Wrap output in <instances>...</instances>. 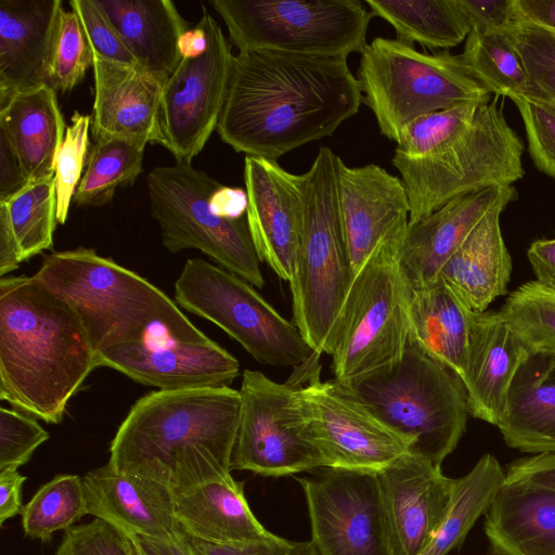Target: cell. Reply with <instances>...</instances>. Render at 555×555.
Wrapping results in <instances>:
<instances>
[{
	"mask_svg": "<svg viewBox=\"0 0 555 555\" xmlns=\"http://www.w3.org/2000/svg\"><path fill=\"white\" fill-rule=\"evenodd\" d=\"M55 555H137V552L126 531L94 517L67 529Z\"/></svg>",
	"mask_w": 555,
	"mask_h": 555,
	"instance_id": "ee69618b",
	"label": "cell"
},
{
	"mask_svg": "<svg viewBox=\"0 0 555 555\" xmlns=\"http://www.w3.org/2000/svg\"><path fill=\"white\" fill-rule=\"evenodd\" d=\"M238 52L346 57L362 52L374 16L359 0H210Z\"/></svg>",
	"mask_w": 555,
	"mask_h": 555,
	"instance_id": "9c48e42d",
	"label": "cell"
},
{
	"mask_svg": "<svg viewBox=\"0 0 555 555\" xmlns=\"http://www.w3.org/2000/svg\"><path fill=\"white\" fill-rule=\"evenodd\" d=\"M339 157L321 146L302 177V230L289 287L294 324L314 352L331 356L354 278L338 206Z\"/></svg>",
	"mask_w": 555,
	"mask_h": 555,
	"instance_id": "8992f818",
	"label": "cell"
},
{
	"mask_svg": "<svg viewBox=\"0 0 555 555\" xmlns=\"http://www.w3.org/2000/svg\"><path fill=\"white\" fill-rule=\"evenodd\" d=\"M362 102L346 57L238 52L216 130L235 152L276 160L332 135Z\"/></svg>",
	"mask_w": 555,
	"mask_h": 555,
	"instance_id": "6da1fadb",
	"label": "cell"
},
{
	"mask_svg": "<svg viewBox=\"0 0 555 555\" xmlns=\"http://www.w3.org/2000/svg\"><path fill=\"white\" fill-rule=\"evenodd\" d=\"M461 55L491 94L511 100L531 94L529 76L505 30L472 28Z\"/></svg>",
	"mask_w": 555,
	"mask_h": 555,
	"instance_id": "e575fe53",
	"label": "cell"
},
{
	"mask_svg": "<svg viewBox=\"0 0 555 555\" xmlns=\"http://www.w3.org/2000/svg\"><path fill=\"white\" fill-rule=\"evenodd\" d=\"M374 16L388 22L397 40L428 49H450L462 43L470 27L456 0H365Z\"/></svg>",
	"mask_w": 555,
	"mask_h": 555,
	"instance_id": "d6a6232c",
	"label": "cell"
},
{
	"mask_svg": "<svg viewBox=\"0 0 555 555\" xmlns=\"http://www.w3.org/2000/svg\"><path fill=\"white\" fill-rule=\"evenodd\" d=\"M138 64L163 83L182 56L179 43L189 29L169 0H94Z\"/></svg>",
	"mask_w": 555,
	"mask_h": 555,
	"instance_id": "f1b7e54d",
	"label": "cell"
},
{
	"mask_svg": "<svg viewBox=\"0 0 555 555\" xmlns=\"http://www.w3.org/2000/svg\"><path fill=\"white\" fill-rule=\"evenodd\" d=\"M28 183L17 155L0 132V202L8 201Z\"/></svg>",
	"mask_w": 555,
	"mask_h": 555,
	"instance_id": "f907efd6",
	"label": "cell"
},
{
	"mask_svg": "<svg viewBox=\"0 0 555 555\" xmlns=\"http://www.w3.org/2000/svg\"><path fill=\"white\" fill-rule=\"evenodd\" d=\"M175 505L179 526L194 539L236 544L272 534L253 514L244 494V482L233 477L176 494Z\"/></svg>",
	"mask_w": 555,
	"mask_h": 555,
	"instance_id": "1f68e13d",
	"label": "cell"
},
{
	"mask_svg": "<svg viewBox=\"0 0 555 555\" xmlns=\"http://www.w3.org/2000/svg\"><path fill=\"white\" fill-rule=\"evenodd\" d=\"M505 481L555 491V452H543L515 460L507 466Z\"/></svg>",
	"mask_w": 555,
	"mask_h": 555,
	"instance_id": "c3c4849f",
	"label": "cell"
},
{
	"mask_svg": "<svg viewBox=\"0 0 555 555\" xmlns=\"http://www.w3.org/2000/svg\"><path fill=\"white\" fill-rule=\"evenodd\" d=\"M296 480L319 555H393L376 473L324 468Z\"/></svg>",
	"mask_w": 555,
	"mask_h": 555,
	"instance_id": "2e32d148",
	"label": "cell"
},
{
	"mask_svg": "<svg viewBox=\"0 0 555 555\" xmlns=\"http://www.w3.org/2000/svg\"><path fill=\"white\" fill-rule=\"evenodd\" d=\"M21 515L25 535L49 542L55 532L66 531L88 515L82 478L72 474L54 476L37 490Z\"/></svg>",
	"mask_w": 555,
	"mask_h": 555,
	"instance_id": "74e56055",
	"label": "cell"
},
{
	"mask_svg": "<svg viewBox=\"0 0 555 555\" xmlns=\"http://www.w3.org/2000/svg\"><path fill=\"white\" fill-rule=\"evenodd\" d=\"M70 121L66 127L54 166L56 218L62 224L67 219L69 205L82 177V169L90 150L91 116L75 111Z\"/></svg>",
	"mask_w": 555,
	"mask_h": 555,
	"instance_id": "b9f144b4",
	"label": "cell"
},
{
	"mask_svg": "<svg viewBox=\"0 0 555 555\" xmlns=\"http://www.w3.org/2000/svg\"><path fill=\"white\" fill-rule=\"evenodd\" d=\"M198 25L205 50L182 56L164 82L159 106L160 145L179 163L191 164L204 149L223 108L234 54L224 34L205 7Z\"/></svg>",
	"mask_w": 555,
	"mask_h": 555,
	"instance_id": "5bb4252c",
	"label": "cell"
},
{
	"mask_svg": "<svg viewBox=\"0 0 555 555\" xmlns=\"http://www.w3.org/2000/svg\"><path fill=\"white\" fill-rule=\"evenodd\" d=\"M62 9L60 0H0V102L47 83Z\"/></svg>",
	"mask_w": 555,
	"mask_h": 555,
	"instance_id": "d4e9b609",
	"label": "cell"
},
{
	"mask_svg": "<svg viewBox=\"0 0 555 555\" xmlns=\"http://www.w3.org/2000/svg\"><path fill=\"white\" fill-rule=\"evenodd\" d=\"M22 258L5 211L0 208V275L16 270Z\"/></svg>",
	"mask_w": 555,
	"mask_h": 555,
	"instance_id": "6f0895ef",
	"label": "cell"
},
{
	"mask_svg": "<svg viewBox=\"0 0 555 555\" xmlns=\"http://www.w3.org/2000/svg\"><path fill=\"white\" fill-rule=\"evenodd\" d=\"M33 278L74 308L96 352L147 340L155 327L176 341L209 339L162 289L94 249L46 255Z\"/></svg>",
	"mask_w": 555,
	"mask_h": 555,
	"instance_id": "5b68a950",
	"label": "cell"
},
{
	"mask_svg": "<svg viewBox=\"0 0 555 555\" xmlns=\"http://www.w3.org/2000/svg\"><path fill=\"white\" fill-rule=\"evenodd\" d=\"M513 185L494 186L456 197L421 221L408 227L399 251V268L406 285L439 278L447 260L500 201L515 197Z\"/></svg>",
	"mask_w": 555,
	"mask_h": 555,
	"instance_id": "603a6c76",
	"label": "cell"
},
{
	"mask_svg": "<svg viewBox=\"0 0 555 555\" xmlns=\"http://www.w3.org/2000/svg\"><path fill=\"white\" fill-rule=\"evenodd\" d=\"M517 21L555 30V0H514Z\"/></svg>",
	"mask_w": 555,
	"mask_h": 555,
	"instance_id": "9f6ffc18",
	"label": "cell"
},
{
	"mask_svg": "<svg viewBox=\"0 0 555 555\" xmlns=\"http://www.w3.org/2000/svg\"><path fill=\"white\" fill-rule=\"evenodd\" d=\"M357 79L380 133L396 143L422 116L491 96L461 54H429L383 37L361 52Z\"/></svg>",
	"mask_w": 555,
	"mask_h": 555,
	"instance_id": "ba28073f",
	"label": "cell"
},
{
	"mask_svg": "<svg viewBox=\"0 0 555 555\" xmlns=\"http://www.w3.org/2000/svg\"><path fill=\"white\" fill-rule=\"evenodd\" d=\"M470 29L507 30L517 21L514 0H456Z\"/></svg>",
	"mask_w": 555,
	"mask_h": 555,
	"instance_id": "7dc6e473",
	"label": "cell"
},
{
	"mask_svg": "<svg viewBox=\"0 0 555 555\" xmlns=\"http://www.w3.org/2000/svg\"><path fill=\"white\" fill-rule=\"evenodd\" d=\"M191 543L198 555H288L293 541L276 534L236 544H215L191 538Z\"/></svg>",
	"mask_w": 555,
	"mask_h": 555,
	"instance_id": "681fc988",
	"label": "cell"
},
{
	"mask_svg": "<svg viewBox=\"0 0 555 555\" xmlns=\"http://www.w3.org/2000/svg\"><path fill=\"white\" fill-rule=\"evenodd\" d=\"M515 197L493 205L439 272V278L474 312L482 313L507 293L513 269L500 217Z\"/></svg>",
	"mask_w": 555,
	"mask_h": 555,
	"instance_id": "4316f807",
	"label": "cell"
},
{
	"mask_svg": "<svg viewBox=\"0 0 555 555\" xmlns=\"http://www.w3.org/2000/svg\"><path fill=\"white\" fill-rule=\"evenodd\" d=\"M231 469L266 477L324 468L308 437L299 386L280 384L260 371L245 370Z\"/></svg>",
	"mask_w": 555,
	"mask_h": 555,
	"instance_id": "4fadbf2b",
	"label": "cell"
},
{
	"mask_svg": "<svg viewBox=\"0 0 555 555\" xmlns=\"http://www.w3.org/2000/svg\"><path fill=\"white\" fill-rule=\"evenodd\" d=\"M92 137H119L160 144L159 106L163 82L140 65L94 55Z\"/></svg>",
	"mask_w": 555,
	"mask_h": 555,
	"instance_id": "44dd1931",
	"label": "cell"
},
{
	"mask_svg": "<svg viewBox=\"0 0 555 555\" xmlns=\"http://www.w3.org/2000/svg\"><path fill=\"white\" fill-rule=\"evenodd\" d=\"M246 219L260 262L289 283L302 230V177L276 160L245 156Z\"/></svg>",
	"mask_w": 555,
	"mask_h": 555,
	"instance_id": "e0dca14e",
	"label": "cell"
},
{
	"mask_svg": "<svg viewBox=\"0 0 555 555\" xmlns=\"http://www.w3.org/2000/svg\"><path fill=\"white\" fill-rule=\"evenodd\" d=\"M69 5L79 21L93 55L114 62L139 65L94 0H70Z\"/></svg>",
	"mask_w": 555,
	"mask_h": 555,
	"instance_id": "bcb514c9",
	"label": "cell"
},
{
	"mask_svg": "<svg viewBox=\"0 0 555 555\" xmlns=\"http://www.w3.org/2000/svg\"><path fill=\"white\" fill-rule=\"evenodd\" d=\"M210 207L221 217L242 218L246 216L247 210L246 191L221 184L211 196Z\"/></svg>",
	"mask_w": 555,
	"mask_h": 555,
	"instance_id": "11a10c76",
	"label": "cell"
},
{
	"mask_svg": "<svg viewBox=\"0 0 555 555\" xmlns=\"http://www.w3.org/2000/svg\"><path fill=\"white\" fill-rule=\"evenodd\" d=\"M130 539L137 555H198L185 532L171 540L140 535H130Z\"/></svg>",
	"mask_w": 555,
	"mask_h": 555,
	"instance_id": "f5cc1de1",
	"label": "cell"
},
{
	"mask_svg": "<svg viewBox=\"0 0 555 555\" xmlns=\"http://www.w3.org/2000/svg\"><path fill=\"white\" fill-rule=\"evenodd\" d=\"M288 555H319L310 541L294 542Z\"/></svg>",
	"mask_w": 555,
	"mask_h": 555,
	"instance_id": "91938a15",
	"label": "cell"
},
{
	"mask_svg": "<svg viewBox=\"0 0 555 555\" xmlns=\"http://www.w3.org/2000/svg\"><path fill=\"white\" fill-rule=\"evenodd\" d=\"M505 31L529 76L528 98L555 103V30L516 21Z\"/></svg>",
	"mask_w": 555,
	"mask_h": 555,
	"instance_id": "60d3db41",
	"label": "cell"
},
{
	"mask_svg": "<svg viewBox=\"0 0 555 555\" xmlns=\"http://www.w3.org/2000/svg\"><path fill=\"white\" fill-rule=\"evenodd\" d=\"M522 152L524 143L507 124L498 95L410 122L391 160L409 198V223L456 197L513 185L525 175Z\"/></svg>",
	"mask_w": 555,
	"mask_h": 555,
	"instance_id": "3957f363",
	"label": "cell"
},
{
	"mask_svg": "<svg viewBox=\"0 0 555 555\" xmlns=\"http://www.w3.org/2000/svg\"><path fill=\"white\" fill-rule=\"evenodd\" d=\"M175 302L219 326L262 364L298 367L319 354L251 284L204 259L185 261Z\"/></svg>",
	"mask_w": 555,
	"mask_h": 555,
	"instance_id": "7c38bea8",
	"label": "cell"
},
{
	"mask_svg": "<svg viewBox=\"0 0 555 555\" xmlns=\"http://www.w3.org/2000/svg\"><path fill=\"white\" fill-rule=\"evenodd\" d=\"M240 412V390L230 386L151 391L118 427L107 464L158 481L175 495L227 480Z\"/></svg>",
	"mask_w": 555,
	"mask_h": 555,
	"instance_id": "7a4b0ae2",
	"label": "cell"
},
{
	"mask_svg": "<svg viewBox=\"0 0 555 555\" xmlns=\"http://www.w3.org/2000/svg\"><path fill=\"white\" fill-rule=\"evenodd\" d=\"M505 480L499 461L483 454L463 477L455 478L449 509L427 547L420 555H448L460 546L477 519L486 514Z\"/></svg>",
	"mask_w": 555,
	"mask_h": 555,
	"instance_id": "836d02e7",
	"label": "cell"
},
{
	"mask_svg": "<svg viewBox=\"0 0 555 555\" xmlns=\"http://www.w3.org/2000/svg\"><path fill=\"white\" fill-rule=\"evenodd\" d=\"M529 354L500 311L477 313L463 383L469 415L499 425L511 384Z\"/></svg>",
	"mask_w": 555,
	"mask_h": 555,
	"instance_id": "cb8c5ba5",
	"label": "cell"
},
{
	"mask_svg": "<svg viewBox=\"0 0 555 555\" xmlns=\"http://www.w3.org/2000/svg\"><path fill=\"white\" fill-rule=\"evenodd\" d=\"M501 314L529 353H555V289L535 281L509 294Z\"/></svg>",
	"mask_w": 555,
	"mask_h": 555,
	"instance_id": "f35d334b",
	"label": "cell"
},
{
	"mask_svg": "<svg viewBox=\"0 0 555 555\" xmlns=\"http://www.w3.org/2000/svg\"><path fill=\"white\" fill-rule=\"evenodd\" d=\"M145 144L119 137L95 140L86 170L74 195L81 207L102 206L113 199L118 186L132 184L142 172Z\"/></svg>",
	"mask_w": 555,
	"mask_h": 555,
	"instance_id": "d590c367",
	"label": "cell"
},
{
	"mask_svg": "<svg viewBox=\"0 0 555 555\" xmlns=\"http://www.w3.org/2000/svg\"><path fill=\"white\" fill-rule=\"evenodd\" d=\"M337 196L343 232L353 273L383 243L403 237L410 204L401 179L369 164L337 165Z\"/></svg>",
	"mask_w": 555,
	"mask_h": 555,
	"instance_id": "d6986e66",
	"label": "cell"
},
{
	"mask_svg": "<svg viewBox=\"0 0 555 555\" xmlns=\"http://www.w3.org/2000/svg\"><path fill=\"white\" fill-rule=\"evenodd\" d=\"M485 515L489 555H555V491L504 480Z\"/></svg>",
	"mask_w": 555,
	"mask_h": 555,
	"instance_id": "83f0119b",
	"label": "cell"
},
{
	"mask_svg": "<svg viewBox=\"0 0 555 555\" xmlns=\"http://www.w3.org/2000/svg\"><path fill=\"white\" fill-rule=\"evenodd\" d=\"M553 104H555V103H553Z\"/></svg>",
	"mask_w": 555,
	"mask_h": 555,
	"instance_id": "94428289",
	"label": "cell"
},
{
	"mask_svg": "<svg viewBox=\"0 0 555 555\" xmlns=\"http://www.w3.org/2000/svg\"><path fill=\"white\" fill-rule=\"evenodd\" d=\"M339 383L406 438L410 452L436 466H441L465 433L469 412L462 383L409 340L398 361Z\"/></svg>",
	"mask_w": 555,
	"mask_h": 555,
	"instance_id": "52a82bcc",
	"label": "cell"
},
{
	"mask_svg": "<svg viewBox=\"0 0 555 555\" xmlns=\"http://www.w3.org/2000/svg\"><path fill=\"white\" fill-rule=\"evenodd\" d=\"M88 515L130 535L171 540L184 531L175 513L176 495L167 486L116 472L106 464L82 477Z\"/></svg>",
	"mask_w": 555,
	"mask_h": 555,
	"instance_id": "7402d4cb",
	"label": "cell"
},
{
	"mask_svg": "<svg viewBox=\"0 0 555 555\" xmlns=\"http://www.w3.org/2000/svg\"><path fill=\"white\" fill-rule=\"evenodd\" d=\"M404 236L376 247L354 274L331 353L338 382L389 365L404 352L405 283L399 268Z\"/></svg>",
	"mask_w": 555,
	"mask_h": 555,
	"instance_id": "8fae6325",
	"label": "cell"
},
{
	"mask_svg": "<svg viewBox=\"0 0 555 555\" xmlns=\"http://www.w3.org/2000/svg\"><path fill=\"white\" fill-rule=\"evenodd\" d=\"M512 101L522 118L531 159L555 179V104L528 96Z\"/></svg>",
	"mask_w": 555,
	"mask_h": 555,
	"instance_id": "7bdbcfd3",
	"label": "cell"
},
{
	"mask_svg": "<svg viewBox=\"0 0 555 555\" xmlns=\"http://www.w3.org/2000/svg\"><path fill=\"white\" fill-rule=\"evenodd\" d=\"M27 477L18 470L0 473V525L22 513V488Z\"/></svg>",
	"mask_w": 555,
	"mask_h": 555,
	"instance_id": "db71d44e",
	"label": "cell"
},
{
	"mask_svg": "<svg viewBox=\"0 0 555 555\" xmlns=\"http://www.w3.org/2000/svg\"><path fill=\"white\" fill-rule=\"evenodd\" d=\"M299 395L308 437L324 468L378 473L411 451V442L382 422L337 379L322 382L319 369Z\"/></svg>",
	"mask_w": 555,
	"mask_h": 555,
	"instance_id": "9a60e30c",
	"label": "cell"
},
{
	"mask_svg": "<svg viewBox=\"0 0 555 555\" xmlns=\"http://www.w3.org/2000/svg\"><path fill=\"white\" fill-rule=\"evenodd\" d=\"M527 256L537 281L555 289V238L534 241Z\"/></svg>",
	"mask_w": 555,
	"mask_h": 555,
	"instance_id": "816d5d0a",
	"label": "cell"
},
{
	"mask_svg": "<svg viewBox=\"0 0 555 555\" xmlns=\"http://www.w3.org/2000/svg\"><path fill=\"white\" fill-rule=\"evenodd\" d=\"M146 185L151 215L170 253L198 249L219 267L263 287L246 216L225 218L210 207L212 194L221 186L217 180L191 164L177 162L152 169Z\"/></svg>",
	"mask_w": 555,
	"mask_h": 555,
	"instance_id": "30bf717a",
	"label": "cell"
},
{
	"mask_svg": "<svg viewBox=\"0 0 555 555\" xmlns=\"http://www.w3.org/2000/svg\"><path fill=\"white\" fill-rule=\"evenodd\" d=\"M5 211L22 261L53 246L57 222L54 177L28 183L5 202Z\"/></svg>",
	"mask_w": 555,
	"mask_h": 555,
	"instance_id": "8d00e7d4",
	"label": "cell"
},
{
	"mask_svg": "<svg viewBox=\"0 0 555 555\" xmlns=\"http://www.w3.org/2000/svg\"><path fill=\"white\" fill-rule=\"evenodd\" d=\"M93 59L76 14L62 9L51 46L47 83L56 92L72 91L93 66Z\"/></svg>",
	"mask_w": 555,
	"mask_h": 555,
	"instance_id": "ab89813d",
	"label": "cell"
},
{
	"mask_svg": "<svg viewBox=\"0 0 555 555\" xmlns=\"http://www.w3.org/2000/svg\"><path fill=\"white\" fill-rule=\"evenodd\" d=\"M65 131L56 91L47 83L0 102V132L12 145L29 183L54 177Z\"/></svg>",
	"mask_w": 555,
	"mask_h": 555,
	"instance_id": "f546056e",
	"label": "cell"
},
{
	"mask_svg": "<svg viewBox=\"0 0 555 555\" xmlns=\"http://www.w3.org/2000/svg\"><path fill=\"white\" fill-rule=\"evenodd\" d=\"M98 364L158 390L229 386L240 373L237 359L210 338L121 344L98 352Z\"/></svg>",
	"mask_w": 555,
	"mask_h": 555,
	"instance_id": "ffe728a7",
	"label": "cell"
},
{
	"mask_svg": "<svg viewBox=\"0 0 555 555\" xmlns=\"http://www.w3.org/2000/svg\"><path fill=\"white\" fill-rule=\"evenodd\" d=\"M393 555H420L441 525L455 479L425 457L405 453L376 473Z\"/></svg>",
	"mask_w": 555,
	"mask_h": 555,
	"instance_id": "ac0fdd59",
	"label": "cell"
},
{
	"mask_svg": "<svg viewBox=\"0 0 555 555\" xmlns=\"http://www.w3.org/2000/svg\"><path fill=\"white\" fill-rule=\"evenodd\" d=\"M98 352L81 319L33 276L0 280V399L49 424L89 374Z\"/></svg>",
	"mask_w": 555,
	"mask_h": 555,
	"instance_id": "277c9868",
	"label": "cell"
},
{
	"mask_svg": "<svg viewBox=\"0 0 555 555\" xmlns=\"http://www.w3.org/2000/svg\"><path fill=\"white\" fill-rule=\"evenodd\" d=\"M496 427L509 448L555 452V353L534 352L525 359Z\"/></svg>",
	"mask_w": 555,
	"mask_h": 555,
	"instance_id": "4dcf8cb0",
	"label": "cell"
},
{
	"mask_svg": "<svg viewBox=\"0 0 555 555\" xmlns=\"http://www.w3.org/2000/svg\"><path fill=\"white\" fill-rule=\"evenodd\" d=\"M409 341L449 369L464 383L477 313L442 279L405 284Z\"/></svg>",
	"mask_w": 555,
	"mask_h": 555,
	"instance_id": "484cf974",
	"label": "cell"
},
{
	"mask_svg": "<svg viewBox=\"0 0 555 555\" xmlns=\"http://www.w3.org/2000/svg\"><path fill=\"white\" fill-rule=\"evenodd\" d=\"M49 434L25 414L0 409V473L18 470L47 440Z\"/></svg>",
	"mask_w": 555,
	"mask_h": 555,
	"instance_id": "f6af8a7d",
	"label": "cell"
},
{
	"mask_svg": "<svg viewBox=\"0 0 555 555\" xmlns=\"http://www.w3.org/2000/svg\"><path fill=\"white\" fill-rule=\"evenodd\" d=\"M207 43L205 30L197 24L193 29H188L181 37L179 49L181 56H195L201 54Z\"/></svg>",
	"mask_w": 555,
	"mask_h": 555,
	"instance_id": "680465c9",
	"label": "cell"
}]
</instances>
